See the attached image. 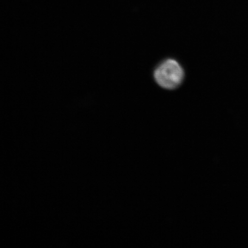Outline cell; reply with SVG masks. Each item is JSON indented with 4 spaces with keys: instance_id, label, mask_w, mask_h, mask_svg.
<instances>
[{
    "instance_id": "6da1fadb",
    "label": "cell",
    "mask_w": 248,
    "mask_h": 248,
    "mask_svg": "<svg viewBox=\"0 0 248 248\" xmlns=\"http://www.w3.org/2000/svg\"><path fill=\"white\" fill-rule=\"evenodd\" d=\"M155 81L162 88L174 90L179 88L185 78V71L179 62L168 59L158 65L154 73Z\"/></svg>"
}]
</instances>
